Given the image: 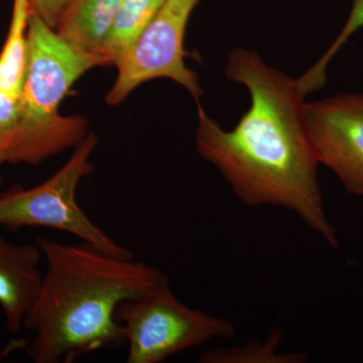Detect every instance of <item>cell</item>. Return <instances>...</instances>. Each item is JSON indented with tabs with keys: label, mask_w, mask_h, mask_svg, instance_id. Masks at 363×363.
Instances as JSON below:
<instances>
[{
	"label": "cell",
	"mask_w": 363,
	"mask_h": 363,
	"mask_svg": "<svg viewBox=\"0 0 363 363\" xmlns=\"http://www.w3.org/2000/svg\"><path fill=\"white\" fill-rule=\"evenodd\" d=\"M39 245H16L0 236V306L7 329L18 333L39 295L44 272Z\"/></svg>",
	"instance_id": "ba28073f"
},
{
	"label": "cell",
	"mask_w": 363,
	"mask_h": 363,
	"mask_svg": "<svg viewBox=\"0 0 363 363\" xmlns=\"http://www.w3.org/2000/svg\"><path fill=\"white\" fill-rule=\"evenodd\" d=\"M72 0H30V9L40 20L56 30Z\"/></svg>",
	"instance_id": "5bb4252c"
},
{
	"label": "cell",
	"mask_w": 363,
	"mask_h": 363,
	"mask_svg": "<svg viewBox=\"0 0 363 363\" xmlns=\"http://www.w3.org/2000/svg\"><path fill=\"white\" fill-rule=\"evenodd\" d=\"M357 7L360 18L363 21V0H357Z\"/></svg>",
	"instance_id": "2e32d148"
},
{
	"label": "cell",
	"mask_w": 363,
	"mask_h": 363,
	"mask_svg": "<svg viewBox=\"0 0 363 363\" xmlns=\"http://www.w3.org/2000/svg\"><path fill=\"white\" fill-rule=\"evenodd\" d=\"M123 1L72 0L56 28V32L76 49L98 55L102 58V47L111 33Z\"/></svg>",
	"instance_id": "9c48e42d"
},
{
	"label": "cell",
	"mask_w": 363,
	"mask_h": 363,
	"mask_svg": "<svg viewBox=\"0 0 363 363\" xmlns=\"http://www.w3.org/2000/svg\"><path fill=\"white\" fill-rule=\"evenodd\" d=\"M28 64L21 100V118L6 145L7 164L37 166L88 135L83 116H63L60 105L78 79L104 66L98 55L76 49L30 9Z\"/></svg>",
	"instance_id": "3957f363"
},
{
	"label": "cell",
	"mask_w": 363,
	"mask_h": 363,
	"mask_svg": "<svg viewBox=\"0 0 363 363\" xmlns=\"http://www.w3.org/2000/svg\"><path fill=\"white\" fill-rule=\"evenodd\" d=\"M30 0H13L11 23L0 52V92L21 96L28 64Z\"/></svg>",
	"instance_id": "30bf717a"
},
{
	"label": "cell",
	"mask_w": 363,
	"mask_h": 363,
	"mask_svg": "<svg viewBox=\"0 0 363 363\" xmlns=\"http://www.w3.org/2000/svg\"><path fill=\"white\" fill-rule=\"evenodd\" d=\"M166 0H123L101 50L104 66H116Z\"/></svg>",
	"instance_id": "8fae6325"
},
{
	"label": "cell",
	"mask_w": 363,
	"mask_h": 363,
	"mask_svg": "<svg viewBox=\"0 0 363 363\" xmlns=\"http://www.w3.org/2000/svg\"><path fill=\"white\" fill-rule=\"evenodd\" d=\"M225 76L247 88L250 106L233 130H225L197 104L195 143L200 156L220 172L241 202L293 212L337 248L335 228L325 211L318 179L321 164L298 79L241 48L228 55Z\"/></svg>",
	"instance_id": "6da1fadb"
},
{
	"label": "cell",
	"mask_w": 363,
	"mask_h": 363,
	"mask_svg": "<svg viewBox=\"0 0 363 363\" xmlns=\"http://www.w3.org/2000/svg\"><path fill=\"white\" fill-rule=\"evenodd\" d=\"M200 0H166L159 13L116 64L117 77L106 95L121 104L143 83L159 78L181 85L200 104L203 91L194 71L186 65L185 35Z\"/></svg>",
	"instance_id": "8992f818"
},
{
	"label": "cell",
	"mask_w": 363,
	"mask_h": 363,
	"mask_svg": "<svg viewBox=\"0 0 363 363\" xmlns=\"http://www.w3.org/2000/svg\"><path fill=\"white\" fill-rule=\"evenodd\" d=\"M4 164H7L6 150L4 136L0 133V185L2 183L1 168Z\"/></svg>",
	"instance_id": "9a60e30c"
},
{
	"label": "cell",
	"mask_w": 363,
	"mask_h": 363,
	"mask_svg": "<svg viewBox=\"0 0 363 363\" xmlns=\"http://www.w3.org/2000/svg\"><path fill=\"white\" fill-rule=\"evenodd\" d=\"M284 334L276 329L264 341L252 340L242 345L207 351L199 357L202 363H302L304 352H279Z\"/></svg>",
	"instance_id": "7c38bea8"
},
{
	"label": "cell",
	"mask_w": 363,
	"mask_h": 363,
	"mask_svg": "<svg viewBox=\"0 0 363 363\" xmlns=\"http://www.w3.org/2000/svg\"><path fill=\"white\" fill-rule=\"evenodd\" d=\"M37 245L45 271L23 324L33 333L26 350L35 363L72 362L123 345L117 307L167 278L161 269L135 257H113L84 241L65 245L38 238Z\"/></svg>",
	"instance_id": "7a4b0ae2"
},
{
	"label": "cell",
	"mask_w": 363,
	"mask_h": 363,
	"mask_svg": "<svg viewBox=\"0 0 363 363\" xmlns=\"http://www.w3.org/2000/svg\"><path fill=\"white\" fill-rule=\"evenodd\" d=\"M307 119L320 164L350 194L363 198V94L342 93L310 102Z\"/></svg>",
	"instance_id": "52a82bcc"
},
{
	"label": "cell",
	"mask_w": 363,
	"mask_h": 363,
	"mask_svg": "<svg viewBox=\"0 0 363 363\" xmlns=\"http://www.w3.org/2000/svg\"><path fill=\"white\" fill-rule=\"evenodd\" d=\"M97 145V136L88 133L49 179L35 187H13L0 194V226L11 231L28 227L63 231L107 255L133 259V252L99 228L77 202L81 181L94 171L91 157Z\"/></svg>",
	"instance_id": "277c9868"
},
{
	"label": "cell",
	"mask_w": 363,
	"mask_h": 363,
	"mask_svg": "<svg viewBox=\"0 0 363 363\" xmlns=\"http://www.w3.org/2000/svg\"><path fill=\"white\" fill-rule=\"evenodd\" d=\"M128 346V363H161L214 339H229L235 327L224 318L192 309L172 292L168 277L116 312Z\"/></svg>",
	"instance_id": "5b68a950"
},
{
	"label": "cell",
	"mask_w": 363,
	"mask_h": 363,
	"mask_svg": "<svg viewBox=\"0 0 363 363\" xmlns=\"http://www.w3.org/2000/svg\"><path fill=\"white\" fill-rule=\"evenodd\" d=\"M21 100V96L0 92V133L4 136L6 150L7 143L20 123Z\"/></svg>",
	"instance_id": "4fadbf2b"
}]
</instances>
